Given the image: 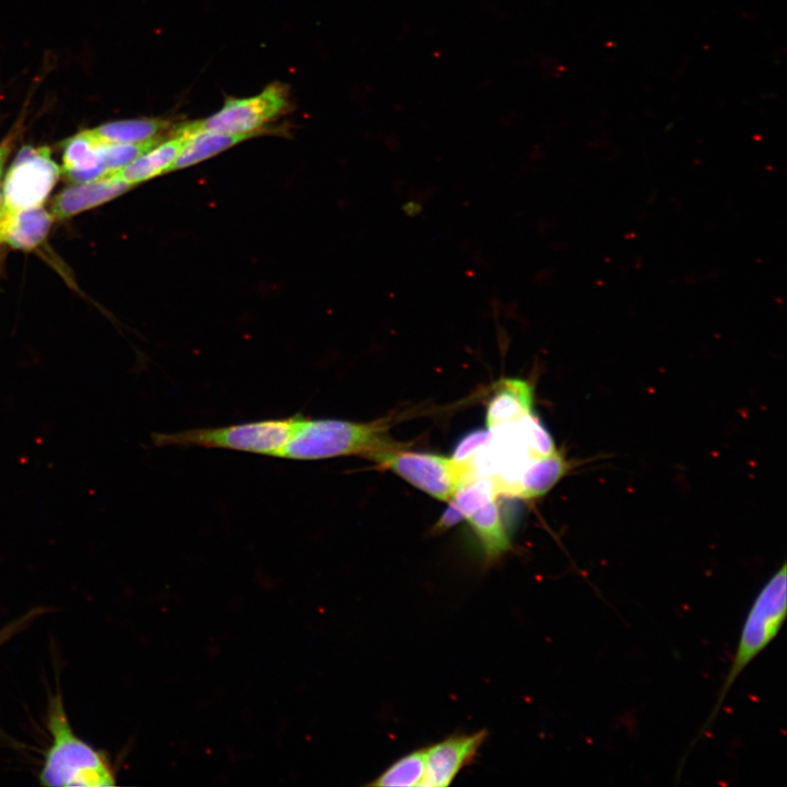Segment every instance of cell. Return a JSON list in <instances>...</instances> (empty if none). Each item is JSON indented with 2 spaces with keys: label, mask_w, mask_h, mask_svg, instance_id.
Instances as JSON below:
<instances>
[{
  "label": "cell",
  "mask_w": 787,
  "mask_h": 787,
  "mask_svg": "<svg viewBox=\"0 0 787 787\" xmlns=\"http://www.w3.org/2000/svg\"><path fill=\"white\" fill-rule=\"evenodd\" d=\"M787 615V568L784 562L755 596L742 624L736 651L715 705L693 744L710 729L723 704L747 667L777 637Z\"/></svg>",
  "instance_id": "cell-1"
},
{
  "label": "cell",
  "mask_w": 787,
  "mask_h": 787,
  "mask_svg": "<svg viewBox=\"0 0 787 787\" xmlns=\"http://www.w3.org/2000/svg\"><path fill=\"white\" fill-rule=\"evenodd\" d=\"M47 727L52 741L39 773L42 785L84 787L115 785L114 773L103 754L73 732L59 694L50 701Z\"/></svg>",
  "instance_id": "cell-2"
},
{
  "label": "cell",
  "mask_w": 787,
  "mask_h": 787,
  "mask_svg": "<svg viewBox=\"0 0 787 787\" xmlns=\"http://www.w3.org/2000/svg\"><path fill=\"white\" fill-rule=\"evenodd\" d=\"M400 447L376 422L362 423L340 419H312L301 414L291 439L280 458L290 460H321L363 455L386 448Z\"/></svg>",
  "instance_id": "cell-3"
},
{
  "label": "cell",
  "mask_w": 787,
  "mask_h": 787,
  "mask_svg": "<svg viewBox=\"0 0 787 787\" xmlns=\"http://www.w3.org/2000/svg\"><path fill=\"white\" fill-rule=\"evenodd\" d=\"M301 413L215 427H197L152 436L158 447H203L280 458L295 432Z\"/></svg>",
  "instance_id": "cell-4"
},
{
  "label": "cell",
  "mask_w": 787,
  "mask_h": 787,
  "mask_svg": "<svg viewBox=\"0 0 787 787\" xmlns=\"http://www.w3.org/2000/svg\"><path fill=\"white\" fill-rule=\"evenodd\" d=\"M365 457L443 502H449L465 483L477 478L470 461L459 462L439 455L402 450L400 447L375 450Z\"/></svg>",
  "instance_id": "cell-5"
},
{
  "label": "cell",
  "mask_w": 787,
  "mask_h": 787,
  "mask_svg": "<svg viewBox=\"0 0 787 787\" xmlns=\"http://www.w3.org/2000/svg\"><path fill=\"white\" fill-rule=\"evenodd\" d=\"M287 107L289 90L275 82L255 96L227 97L222 108L212 116L180 124L174 131L185 137L201 130L255 137L266 124L286 111Z\"/></svg>",
  "instance_id": "cell-6"
},
{
  "label": "cell",
  "mask_w": 787,
  "mask_h": 787,
  "mask_svg": "<svg viewBox=\"0 0 787 787\" xmlns=\"http://www.w3.org/2000/svg\"><path fill=\"white\" fill-rule=\"evenodd\" d=\"M47 146H23L11 164L4 184L5 211L39 207L60 176Z\"/></svg>",
  "instance_id": "cell-7"
},
{
  "label": "cell",
  "mask_w": 787,
  "mask_h": 787,
  "mask_svg": "<svg viewBox=\"0 0 787 787\" xmlns=\"http://www.w3.org/2000/svg\"><path fill=\"white\" fill-rule=\"evenodd\" d=\"M488 733L479 730L469 735L451 736L426 749L423 787H444L451 784L458 773L477 755Z\"/></svg>",
  "instance_id": "cell-8"
},
{
  "label": "cell",
  "mask_w": 787,
  "mask_h": 787,
  "mask_svg": "<svg viewBox=\"0 0 787 787\" xmlns=\"http://www.w3.org/2000/svg\"><path fill=\"white\" fill-rule=\"evenodd\" d=\"M132 186L113 177L74 184L57 195L51 203V214L57 219H67L107 202Z\"/></svg>",
  "instance_id": "cell-9"
},
{
  "label": "cell",
  "mask_w": 787,
  "mask_h": 787,
  "mask_svg": "<svg viewBox=\"0 0 787 787\" xmlns=\"http://www.w3.org/2000/svg\"><path fill=\"white\" fill-rule=\"evenodd\" d=\"M54 215L39 207L5 211L0 218V244L32 250L47 236Z\"/></svg>",
  "instance_id": "cell-10"
},
{
  "label": "cell",
  "mask_w": 787,
  "mask_h": 787,
  "mask_svg": "<svg viewBox=\"0 0 787 787\" xmlns=\"http://www.w3.org/2000/svg\"><path fill=\"white\" fill-rule=\"evenodd\" d=\"M62 146V173L69 181L89 183L107 174L102 160V144L89 129L67 139Z\"/></svg>",
  "instance_id": "cell-11"
},
{
  "label": "cell",
  "mask_w": 787,
  "mask_h": 787,
  "mask_svg": "<svg viewBox=\"0 0 787 787\" xmlns=\"http://www.w3.org/2000/svg\"><path fill=\"white\" fill-rule=\"evenodd\" d=\"M533 390L526 380L507 378L500 383L486 409V427L492 431L498 426L515 424L519 419L532 412Z\"/></svg>",
  "instance_id": "cell-12"
},
{
  "label": "cell",
  "mask_w": 787,
  "mask_h": 787,
  "mask_svg": "<svg viewBox=\"0 0 787 787\" xmlns=\"http://www.w3.org/2000/svg\"><path fill=\"white\" fill-rule=\"evenodd\" d=\"M185 140L186 137L183 134L172 132V138L167 141L162 140L122 168L108 173L105 176L120 179L132 186L168 173Z\"/></svg>",
  "instance_id": "cell-13"
},
{
  "label": "cell",
  "mask_w": 787,
  "mask_h": 787,
  "mask_svg": "<svg viewBox=\"0 0 787 787\" xmlns=\"http://www.w3.org/2000/svg\"><path fill=\"white\" fill-rule=\"evenodd\" d=\"M568 463L559 450L547 457L531 459L520 472L508 494L536 498L551 490L566 473Z\"/></svg>",
  "instance_id": "cell-14"
},
{
  "label": "cell",
  "mask_w": 787,
  "mask_h": 787,
  "mask_svg": "<svg viewBox=\"0 0 787 787\" xmlns=\"http://www.w3.org/2000/svg\"><path fill=\"white\" fill-rule=\"evenodd\" d=\"M172 122L162 118H134L105 122L90 133L101 144L138 143L163 139Z\"/></svg>",
  "instance_id": "cell-15"
},
{
  "label": "cell",
  "mask_w": 787,
  "mask_h": 787,
  "mask_svg": "<svg viewBox=\"0 0 787 787\" xmlns=\"http://www.w3.org/2000/svg\"><path fill=\"white\" fill-rule=\"evenodd\" d=\"M498 494L494 480L477 477L465 483L449 501L448 508L436 524L437 531H444L470 516Z\"/></svg>",
  "instance_id": "cell-16"
},
{
  "label": "cell",
  "mask_w": 787,
  "mask_h": 787,
  "mask_svg": "<svg viewBox=\"0 0 787 787\" xmlns=\"http://www.w3.org/2000/svg\"><path fill=\"white\" fill-rule=\"evenodd\" d=\"M467 519L481 543L488 563L496 561L509 550L510 542L496 497L473 512Z\"/></svg>",
  "instance_id": "cell-17"
},
{
  "label": "cell",
  "mask_w": 787,
  "mask_h": 787,
  "mask_svg": "<svg viewBox=\"0 0 787 787\" xmlns=\"http://www.w3.org/2000/svg\"><path fill=\"white\" fill-rule=\"evenodd\" d=\"M249 138L252 137L208 130L197 131L186 137L171 172L202 162Z\"/></svg>",
  "instance_id": "cell-18"
},
{
  "label": "cell",
  "mask_w": 787,
  "mask_h": 787,
  "mask_svg": "<svg viewBox=\"0 0 787 787\" xmlns=\"http://www.w3.org/2000/svg\"><path fill=\"white\" fill-rule=\"evenodd\" d=\"M425 772V753L418 750L404 755L386 768L372 786L411 787L421 786Z\"/></svg>",
  "instance_id": "cell-19"
},
{
  "label": "cell",
  "mask_w": 787,
  "mask_h": 787,
  "mask_svg": "<svg viewBox=\"0 0 787 787\" xmlns=\"http://www.w3.org/2000/svg\"><path fill=\"white\" fill-rule=\"evenodd\" d=\"M514 426L519 441L532 457H547L557 450L550 433L533 412L519 419Z\"/></svg>",
  "instance_id": "cell-20"
},
{
  "label": "cell",
  "mask_w": 787,
  "mask_h": 787,
  "mask_svg": "<svg viewBox=\"0 0 787 787\" xmlns=\"http://www.w3.org/2000/svg\"><path fill=\"white\" fill-rule=\"evenodd\" d=\"M161 141L154 139L138 143L102 144V160L107 174L122 168Z\"/></svg>",
  "instance_id": "cell-21"
},
{
  "label": "cell",
  "mask_w": 787,
  "mask_h": 787,
  "mask_svg": "<svg viewBox=\"0 0 787 787\" xmlns=\"http://www.w3.org/2000/svg\"><path fill=\"white\" fill-rule=\"evenodd\" d=\"M491 439L492 434L489 430L473 431L461 438L451 458L459 462L471 461L475 455L491 443Z\"/></svg>",
  "instance_id": "cell-22"
},
{
  "label": "cell",
  "mask_w": 787,
  "mask_h": 787,
  "mask_svg": "<svg viewBox=\"0 0 787 787\" xmlns=\"http://www.w3.org/2000/svg\"><path fill=\"white\" fill-rule=\"evenodd\" d=\"M44 608H34L21 618L8 623L0 630V646L11 639L19 632L23 631L32 621L43 614Z\"/></svg>",
  "instance_id": "cell-23"
},
{
  "label": "cell",
  "mask_w": 787,
  "mask_h": 787,
  "mask_svg": "<svg viewBox=\"0 0 787 787\" xmlns=\"http://www.w3.org/2000/svg\"><path fill=\"white\" fill-rule=\"evenodd\" d=\"M23 131V119L16 121L10 132L0 142V177L9 154L13 150L19 137Z\"/></svg>",
  "instance_id": "cell-24"
},
{
  "label": "cell",
  "mask_w": 787,
  "mask_h": 787,
  "mask_svg": "<svg viewBox=\"0 0 787 787\" xmlns=\"http://www.w3.org/2000/svg\"><path fill=\"white\" fill-rule=\"evenodd\" d=\"M403 211L409 216H415L421 212V205L415 201H409L403 204Z\"/></svg>",
  "instance_id": "cell-25"
},
{
  "label": "cell",
  "mask_w": 787,
  "mask_h": 787,
  "mask_svg": "<svg viewBox=\"0 0 787 787\" xmlns=\"http://www.w3.org/2000/svg\"><path fill=\"white\" fill-rule=\"evenodd\" d=\"M5 208H4V199H3V192L0 189V218L4 214Z\"/></svg>",
  "instance_id": "cell-26"
}]
</instances>
